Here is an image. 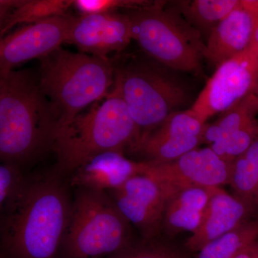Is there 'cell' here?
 I'll list each match as a JSON object with an SVG mask.
<instances>
[{
	"mask_svg": "<svg viewBox=\"0 0 258 258\" xmlns=\"http://www.w3.org/2000/svg\"><path fill=\"white\" fill-rule=\"evenodd\" d=\"M212 187H169L162 218V232L172 236L194 233L201 223Z\"/></svg>",
	"mask_w": 258,
	"mask_h": 258,
	"instance_id": "17",
	"label": "cell"
},
{
	"mask_svg": "<svg viewBox=\"0 0 258 258\" xmlns=\"http://www.w3.org/2000/svg\"><path fill=\"white\" fill-rule=\"evenodd\" d=\"M139 137V129L113 83L101 103L97 102L56 130L51 147L56 157L53 170L66 178L97 154H123Z\"/></svg>",
	"mask_w": 258,
	"mask_h": 258,
	"instance_id": "3",
	"label": "cell"
},
{
	"mask_svg": "<svg viewBox=\"0 0 258 258\" xmlns=\"http://www.w3.org/2000/svg\"><path fill=\"white\" fill-rule=\"evenodd\" d=\"M258 74V58L247 48L217 66L191 109L205 120L225 113L252 93Z\"/></svg>",
	"mask_w": 258,
	"mask_h": 258,
	"instance_id": "8",
	"label": "cell"
},
{
	"mask_svg": "<svg viewBox=\"0 0 258 258\" xmlns=\"http://www.w3.org/2000/svg\"><path fill=\"white\" fill-rule=\"evenodd\" d=\"M110 195L120 213L140 232L143 240L157 239L162 232V218L169 187L145 175L137 174Z\"/></svg>",
	"mask_w": 258,
	"mask_h": 258,
	"instance_id": "12",
	"label": "cell"
},
{
	"mask_svg": "<svg viewBox=\"0 0 258 258\" xmlns=\"http://www.w3.org/2000/svg\"><path fill=\"white\" fill-rule=\"evenodd\" d=\"M71 205L66 177L25 173L0 212V258L60 257Z\"/></svg>",
	"mask_w": 258,
	"mask_h": 258,
	"instance_id": "1",
	"label": "cell"
},
{
	"mask_svg": "<svg viewBox=\"0 0 258 258\" xmlns=\"http://www.w3.org/2000/svg\"><path fill=\"white\" fill-rule=\"evenodd\" d=\"M258 25V0H240L208 37L205 60L217 66L250 46Z\"/></svg>",
	"mask_w": 258,
	"mask_h": 258,
	"instance_id": "14",
	"label": "cell"
},
{
	"mask_svg": "<svg viewBox=\"0 0 258 258\" xmlns=\"http://www.w3.org/2000/svg\"><path fill=\"white\" fill-rule=\"evenodd\" d=\"M112 258H120V257H118V256L115 255V256H113V257Z\"/></svg>",
	"mask_w": 258,
	"mask_h": 258,
	"instance_id": "31",
	"label": "cell"
},
{
	"mask_svg": "<svg viewBox=\"0 0 258 258\" xmlns=\"http://www.w3.org/2000/svg\"><path fill=\"white\" fill-rule=\"evenodd\" d=\"M206 120L191 108L176 112L150 132L139 136L128 149L141 161L161 164L175 160L203 144Z\"/></svg>",
	"mask_w": 258,
	"mask_h": 258,
	"instance_id": "9",
	"label": "cell"
},
{
	"mask_svg": "<svg viewBox=\"0 0 258 258\" xmlns=\"http://www.w3.org/2000/svg\"><path fill=\"white\" fill-rule=\"evenodd\" d=\"M252 215L250 209L235 195L221 187H212L201 223L185 242V249L198 252L204 246L252 218Z\"/></svg>",
	"mask_w": 258,
	"mask_h": 258,
	"instance_id": "15",
	"label": "cell"
},
{
	"mask_svg": "<svg viewBox=\"0 0 258 258\" xmlns=\"http://www.w3.org/2000/svg\"><path fill=\"white\" fill-rule=\"evenodd\" d=\"M40 60L39 84L55 115L57 129L104 99L114 83L115 63L109 57L60 47Z\"/></svg>",
	"mask_w": 258,
	"mask_h": 258,
	"instance_id": "4",
	"label": "cell"
},
{
	"mask_svg": "<svg viewBox=\"0 0 258 258\" xmlns=\"http://www.w3.org/2000/svg\"><path fill=\"white\" fill-rule=\"evenodd\" d=\"M249 48L254 52V55H255L256 57L258 58V44L254 45V46H249Z\"/></svg>",
	"mask_w": 258,
	"mask_h": 258,
	"instance_id": "30",
	"label": "cell"
},
{
	"mask_svg": "<svg viewBox=\"0 0 258 258\" xmlns=\"http://www.w3.org/2000/svg\"><path fill=\"white\" fill-rule=\"evenodd\" d=\"M258 44V25L256 27L255 30H254L253 37H252V42H251L250 46H254V45Z\"/></svg>",
	"mask_w": 258,
	"mask_h": 258,
	"instance_id": "28",
	"label": "cell"
},
{
	"mask_svg": "<svg viewBox=\"0 0 258 258\" xmlns=\"http://www.w3.org/2000/svg\"><path fill=\"white\" fill-rule=\"evenodd\" d=\"M233 195L258 213V137L232 162L230 183Z\"/></svg>",
	"mask_w": 258,
	"mask_h": 258,
	"instance_id": "20",
	"label": "cell"
},
{
	"mask_svg": "<svg viewBox=\"0 0 258 258\" xmlns=\"http://www.w3.org/2000/svg\"><path fill=\"white\" fill-rule=\"evenodd\" d=\"M234 258H258V239L246 246Z\"/></svg>",
	"mask_w": 258,
	"mask_h": 258,
	"instance_id": "27",
	"label": "cell"
},
{
	"mask_svg": "<svg viewBox=\"0 0 258 258\" xmlns=\"http://www.w3.org/2000/svg\"><path fill=\"white\" fill-rule=\"evenodd\" d=\"M131 224L108 193L78 188L71 205L61 258H101L133 244Z\"/></svg>",
	"mask_w": 258,
	"mask_h": 258,
	"instance_id": "7",
	"label": "cell"
},
{
	"mask_svg": "<svg viewBox=\"0 0 258 258\" xmlns=\"http://www.w3.org/2000/svg\"><path fill=\"white\" fill-rule=\"evenodd\" d=\"M154 2L131 10L132 40L144 53L169 69L202 77L206 44L174 8Z\"/></svg>",
	"mask_w": 258,
	"mask_h": 258,
	"instance_id": "6",
	"label": "cell"
},
{
	"mask_svg": "<svg viewBox=\"0 0 258 258\" xmlns=\"http://www.w3.org/2000/svg\"><path fill=\"white\" fill-rule=\"evenodd\" d=\"M132 40L128 15L113 12L75 17L66 43L83 53L108 57L112 52L123 50Z\"/></svg>",
	"mask_w": 258,
	"mask_h": 258,
	"instance_id": "13",
	"label": "cell"
},
{
	"mask_svg": "<svg viewBox=\"0 0 258 258\" xmlns=\"http://www.w3.org/2000/svg\"><path fill=\"white\" fill-rule=\"evenodd\" d=\"M74 0H23L11 13L0 30V37L20 25L35 23L66 15Z\"/></svg>",
	"mask_w": 258,
	"mask_h": 258,
	"instance_id": "22",
	"label": "cell"
},
{
	"mask_svg": "<svg viewBox=\"0 0 258 258\" xmlns=\"http://www.w3.org/2000/svg\"><path fill=\"white\" fill-rule=\"evenodd\" d=\"M258 113V100L253 93H249L235 106L222 113L221 116L208 123L203 136V144H208L218 157L231 138Z\"/></svg>",
	"mask_w": 258,
	"mask_h": 258,
	"instance_id": "18",
	"label": "cell"
},
{
	"mask_svg": "<svg viewBox=\"0 0 258 258\" xmlns=\"http://www.w3.org/2000/svg\"><path fill=\"white\" fill-rule=\"evenodd\" d=\"M140 174L139 161L129 160L123 153L97 154L70 175L71 186L95 191H113L132 176Z\"/></svg>",
	"mask_w": 258,
	"mask_h": 258,
	"instance_id": "16",
	"label": "cell"
},
{
	"mask_svg": "<svg viewBox=\"0 0 258 258\" xmlns=\"http://www.w3.org/2000/svg\"><path fill=\"white\" fill-rule=\"evenodd\" d=\"M180 74L146 55L115 64L114 85L139 136L156 128L172 113L192 106V89Z\"/></svg>",
	"mask_w": 258,
	"mask_h": 258,
	"instance_id": "5",
	"label": "cell"
},
{
	"mask_svg": "<svg viewBox=\"0 0 258 258\" xmlns=\"http://www.w3.org/2000/svg\"><path fill=\"white\" fill-rule=\"evenodd\" d=\"M75 17L64 15L19 27L0 37V71L41 59L66 43Z\"/></svg>",
	"mask_w": 258,
	"mask_h": 258,
	"instance_id": "10",
	"label": "cell"
},
{
	"mask_svg": "<svg viewBox=\"0 0 258 258\" xmlns=\"http://www.w3.org/2000/svg\"><path fill=\"white\" fill-rule=\"evenodd\" d=\"M240 0H193L179 1L175 8L188 23L207 40Z\"/></svg>",
	"mask_w": 258,
	"mask_h": 258,
	"instance_id": "19",
	"label": "cell"
},
{
	"mask_svg": "<svg viewBox=\"0 0 258 258\" xmlns=\"http://www.w3.org/2000/svg\"><path fill=\"white\" fill-rule=\"evenodd\" d=\"M23 0H0V30L10 13L21 4Z\"/></svg>",
	"mask_w": 258,
	"mask_h": 258,
	"instance_id": "26",
	"label": "cell"
},
{
	"mask_svg": "<svg viewBox=\"0 0 258 258\" xmlns=\"http://www.w3.org/2000/svg\"><path fill=\"white\" fill-rule=\"evenodd\" d=\"M25 171L0 161V212L21 182Z\"/></svg>",
	"mask_w": 258,
	"mask_h": 258,
	"instance_id": "25",
	"label": "cell"
},
{
	"mask_svg": "<svg viewBox=\"0 0 258 258\" xmlns=\"http://www.w3.org/2000/svg\"><path fill=\"white\" fill-rule=\"evenodd\" d=\"M57 120L29 70L0 71V161L22 170L51 150Z\"/></svg>",
	"mask_w": 258,
	"mask_h": 258,
	"instance_id": "2",
	"label": "cell"
},
{
	"mask_svg": "<svg viewBox=\"0 0 258 258\" xmlns=\"http://www.w3.org/2000/svg\"><path fill=\"white\" fill-rule=\"evenodd\" d=\"M252 93H253L254 96L257 97L258 100V74L257 80H256L255 85H254V87L253 88V90H252Z\"/></svg>",
	"mask_w": 258,
	"mask_h": 258,
	"instance_id": "29",
	"label": "cell"
},
{
	"mask_svg": "<svg viewBox=\"0 0 258 258\" xmlns=\"http://www.w3.org/2000/svg\"><path fill=\"white\" fill-rule=\"evenodd\" d=\"M257 239L258 218H250L204 246L195 258H234Z\"/></svg>",
	"mask_w": 258,
	"mask_h": 258,
	"instance_id": "21",
	"label": "cell"
},
{
	"mask_svg": "<svg viewBox=\"0 0 258 258\" xmlns=\"http://www.w3.org/2000/svg\"><path fill=\"white\" fill-rule=\"evenodd\" d=\"M232 162L218 157L210 147L198 148L169 162L139 161L140 174L151 176L170 188L221 187L229 184Z\"/></svg>",
	"mask_w": 258,
	"mask_h": 258,
	"instance_id": "11",
	"label": "cell"
},
{
	"mask_svg": "<svg viewBox=\"0 0 258 258\" xmlns=\"http://www.w3.org/2000/svg\"><path fill=\"white\" fill-rule=\"evenodd\" d=\"M116 256L120 258H184L178 250L157 242L156 239L142 240Z\"/></svg>",
	"mask_w": 258,
	"mask_h": 258,
	"instance_id": "24",
	"label": "cell"
},
{
	"mask_svg": "<svg viewBox=\"0 0 258 258\" xmlns=\"http://www.w3.org/2000/svg\"><path fill=\"white\" fill-rule=\"evenodd\" d=\"M150 2L142 0H74V7L81 15L113 13L125 8L129 10L145 6Z\"/></svg>",
	"mask_w": 258,
	"mask_h": 258,
	"instance_id": "23",
	"label": "cell"
}]
</instances>
